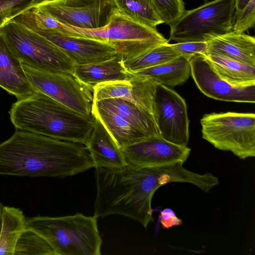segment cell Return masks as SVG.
Returning <instances> with one entry per match:
<instances>
[{
	"label": "cell",
	"instance_id": "9a60e30c",
	"mask_svg": "<svg viewBox=\"0 0 255 255\" xmlns=\"http://www.w3.org/2000/svg\"><path fill=\"white\" fill-rule=\"evenodd\" d=\"M32 31L57 46L75 65L103 62L116 57L121 58L114 47L99 40L49 31Z\"/></svg>",
	"mask_w": 255,
	"mask_h": 255
},
{
	"label": "cell",
	"instance_id": "5b68a950",
	"mask_svg": "<svg viewBox=\"0 0 255 255\" xmlns=\"http://www.w3.org/2000/svg\"><path fill=\"white\" fill-rule=\"evenodd\" d=\"M67 29L69 36L93 39L112 46L123 62L168 41L156 28L137 22L117 10L104 27L88 29L67 25Z\"/></svg>",
	"mask_w": 255,
	"mask_h": 255
},
{
	"label": "cell",
	"instance_id": "d6986e66",
	"mask_svg": "<svg viewBox=\"0 0 255 255\" xmlns=\"http://www.w3.org/2000/svg\"><path fill=\"white\" fill-rule=\"evenodd\" d=\"M92 114L102 124L120 149L149 137L121 115L98 106L93 101Z\"/></svg>",
	"mask_w": 255,
	"mask_h": 255
},
{
	"label": "cell",
	"instance_id": "e0dca14e",
	"mask_svg": "<svg viewBox=\"0 0 255 255\" xmlns=\"http://www.w3.org/2000/svg\"><path fill=\"white\" fill-rule=\"evenodd\" d=\"M85 145L95 167L118 169L127 165L121 149L96 118L93 128Z\"/></svg>",
	"mask_w": 255,
	"mask_h": 255
},
{
	"label": "cell",
	"instance_id": "44dd1931",
	"mask_svg": "<svg viewBox=\"0 0 255 255\" xmlns=\"http://www.w3.org/2000/svg\"><path fill=\"white\" fill-rule=\"evenodd\" d=\"M93 101L98 106L121 115L149 137L160 135L153 115L135 104L118 98Z\"/></svg>",
	"mask_w": 255,
	"mask_h": 255
},
{
	"label": "cell",
	"instance_id": "7a4b0ae2",
	"mask_svg": "<svg viewBox=\"0 0 255 255\" xmlns=\"http://www.w3.org/2000/svg\"><path fill=\"white\" fill-rule=\"evenodd\" d=\"M93 167L81 143L20 129L0 142V175L64 178Z\"/></svg>",
	"mask_w": 255,
	"mask_h": 255
},
{
	"label": "cell",
	"instance_id": "f1b7e54d",
	"mask_svg": "<svg viewBox=\"0 0 255 255\" xmlns=\"http://www.w3.org/2000/svg\"><path fill=\"white\" fill-rule=\"evenodd\" d=\"M163 23L171 25L185 11L183 0H152Z\"/></svg>",
	"mask_w": 255,
	"mask_h": 255
},
{
	"label": "cell",
	"instance_id": "9c48e42d",
	"mask_svg": "<svg viewBox=\"0 0 255 255\" xmlns=\"http://www.w3.org/2000/svg\"><path fill=\"white\" fill-rule=\"evenodd\" d=\"M22 65L35 91L44 94L85 117H93V89L73 74L41 71Z\"/></svg>",
	"mask_w": 255,
	"mask_h": 255
},
{
	"label": "cell",
	"instance_id": "1f68e13d",
	"mask_svg": "<svg viewBox=\"0 0 255 255\" xmlns=\"http://www.w3.org/2000/svg\"><path fill=\"white\" fill-rule=\"evenodd\" d=\"M161 224L164 229H169L173 226H180L182 221L178 218L174 212L170 208L163 210L161 213Z\"/></svg>",
	"mask_w": 255,
	"mask_h": 255
},
{
	"label": "cell",
	"instance_id": "ba28073f",
	"mask_svg": "<svg viewBox=\"0 0 255 255\" xmlns=\"http://www.w3.org/2000/svg\"><path fill=\"white\" fill-rule=\"evenodd\" d=\"M235 0H205L204 4L186 10L170 25L169 39L177 42H208L232 31Z\"/></svg>",
	"mask_w": 255,
	"mask_h": 255
},
{
	"label": "cell",
	"instance_id": "7c38bea8",
	"mask_svg": "<svg viewBox=\"0 0 255 255\" xmlns=\"http://www.w3.org/2000/svg\"><path fill=\"white\" fill-rule=\"evenodd\" d=\"M121 150L128 165L140 167L184 163L191 151L187 146L173 143L160 135L146 138Z\"/></svg>",
	"mask_w": 255,
	"mask_h": 255
},
{
	"label": "cell",
	"instance_id": "30bf717a",
	"mask_svg": "<svg viewBox=\"0 0 255 255\" xmlns=\"http://www.w3.org/2000/svg\"><path fill=\"white\" fill-rule=\"evenodd\" d=\"M34 6L64 24L88 29L106 26L117 11L114 0H41Z\"/></svg>",
	"mask_w": 255,
	"mask_h": 255
},
{
	"label": "cell",
	"instance_id": "7402d4cb",
	"mask_svg": "<svg viewBox=\"0 0 255 255\" xmlns=\"http://www.w3.org/2000/svg\"><path fill=\"white\" fill-rule=\"evenodd\" d=\"M191 57L181 55L166 63L133 73L148 77L158 84L175 87L182 84L189 78Z\"/></svg>",
	"mask_w": 255,
	"mask_h": 255
},
{
	"label": "cell",
	"instance_id": "d4e9b609",
	"mask_svg": "<svg viewBox=\"0 0 255 255\" xmlns=\"http://www.w3.org/2000/svg\"><path fill=\"white\" fill-rule=\"evenodd\" d=\"M118 11L151 28L163 23L152 0H114Z\"/></svg>",
	"mask_w": 255,
	"mask_h": 255
},
{
	"label": "cell",
	"instance_id": "4dcf8cb0",
	"mask_svg": "<svg viewBox=\"0 0 255 255\" xmlns=\"http://www.w3.org/2000/svg\"><path fill=\"white\" fill-rule=\"evenodd\" d=\"M169 45L181 55L192 57L195 55H208L207 42H185L169 44Z\"/></svg>",
	"mask_w": 255,
	"mask_h": 255
},
{
	"label": "cell",
	"instance_id": "52a82bcc",
	"mask_svg": "<svg viewBox=\"0 0 255 255\" xmlns=\"http://www.w3.org/2000/svg\"><path fill=\"white\" fill-rule=\"evenodd\" d=\"M202 138L215 148L241 159L255 156V115L236 112L205 114L200 120Z\"/></svg>",
	"mask_w": 255,
	"mask_h": 255
},
{
	"label": "cell",
	"instance_id": "836d02e7",
	"mask_svg": "<svg viewBox=\"0 0 255 255\" xmlns=\"http://www.w3.org/2000/svg\"><path fill=\"white\" fill-rule=\"evenodd\" d=\"M3 206L0 201V234L1 232L2 223V212Z\"/></svg>",
	"mask_w": 255,
	"mask_h": 255
},
{
	"label": "cell",
	"instance_id": "277c9868",
	"mask_svg": "<svg viewBox=\"0 0 255 255\" xmlns=\"http://www.w3.org/2000/svg\"><path fill=\"white\" fill-rule=\"evenodd\" d=\"M76 213L57 217L26 218V228L43 237L55 255H100L102 239L97 219Z\"/></svg>",
	"mask_w": 255,
	"mask_h": 255
},
{
	"label": "cell",
	"instance_id": "4316f807",
	"mask_svg": "<svg viewBox=\"0 0 255 255\" xmlns=\"http://www.w3.org/2000/svg\"><path fill=\"white\" fill-rule=\"evenodd\" d=\"M14 255H55L48 242L34 231L25 228L16 243Z\"/></svg>",
	"mask_w": 255,
	"mask_h": 255
},
{
	"label": "cell",
	"instance_id": "2e32d148",
	"mask_svg": "<svg viewBox=\"0 0 255 255\" xmlns=\"http://www.w3.org/2000/svg\"><path fill=\"white\" fill-rule=\"evenodd\" d=\"M0 87L17 100L35 92L29 82L22 63L8 47L0 32Z\"/></svg>",
	"mask_w": 255,
	"mask_h": 255
},
{
	"label": "cell",
	"instance_id": "8fae6325",
	"mask_svg": "<svg viewBox=\"0 0 255 255\" xmlns=\"http://www.w3.org/2000/svg\"><path fill=\"white\" fill-rule=\"evenodd\" d=\"M153 116L160 136L173 143L187 146L189 120L185 100L163 85L156 88Z\"/></svg>",
	"mask_w": 255,
	"mask_h": 255
},
{
	"label": "cell",
	"instance_id": "83f0119b",
	"mask_svg": "<svg viewBox=\"0 0 255 255\" xmlns=\"http://www.w3.org/2000/svg\"><path fill=\"white\" fill-rule=\"evenodd\" d=\"M41 0H0V32L2 27L19 14Z\"/></svg>",
	"mask_w": 255,
	"mask_h": 255
},
{
	"label": "cell",
	"instance_id": "ac0fdd59",
	"mask_svg": "<svg viewBox=\"0 0 255 255\" xmlns=\"http://www.w3.org/2000/svg\"><path fill=\"white\" fill-rule=\"evenodd\" d=\"M208 55H216L255 67V38L232 31L207 42Z\"/></svg>",
	"mask_w": 255,
	"mask_h": 255
},
{
	"label": "cell",
	"instance_id": "8992f818",
	"mask_svg": "<svg viewBox=\"0 0 255 255\" xmlns=\"http://www.w3.org/2000/svg\"><path fill=\"white\" fill-rule=\"evenodd\" d=\"M0 32L22 64L41 71L74 73L75 63L60 49L13 19Z\"/></svg>",
	"mask_w": 255,
	"mask_h": 255
},
{
	"label": "cell",
	"instance_id": "6da1fadb",
	"mask_svg": "<svg viewBox=\"0 0 255 255\" xmlns=\"http://www.w3.org/2000/svg\"><path fill=\"white\" fill-rule=\"evenodd\" d=\"M183 162L140 167L130 165L118 169L95 167L96 196L94 216L111 215L130 218L146 228L154 221L151 201L161 186L171 182L192 183L193 171Z\"/></svg>",
	"mask_w": 255,
	"mask_h": 255
},
{
	"label": "cell",
	"instance_id": "d6a6232c",
	"mask_svg": "<svg viewBox=\"0 0 255 255\" xmlns=\"http://www.w3.org/2000/svg\"><path fill=\"white\" fill-rule=\"evenodd\" d=\"M251 0H235V12L242 11Z\"/></svg>",
	"mask_w": 255,
	"mask_h": 255
},
{
	"label": "cell",
	"instance_id": "ffe728a7",
	"mask_svg": "<svg viewBox=\"0 0 255 255\" xmlns=\"http://www.w3.org/2000/svg\"><path fill=\"white\" fill-rule=\"evenodd\" d=\"M73 74L91 88L109 81L128 80L132 73L128 72L120 57L98 63L75 65Z\"/></svg>",
	"mask_w": 255,
	"mask_h": 255
},
{
	"label": "cell",
	"instance_id": "4fadbf2b",
	"mask_svg": "<svg viewBox=\"0 0 255 255\" xmlns=\"http://www.w3.org/2000/svg\"><path fill=\"white\" fill-rule=\"evenodd\" d=\"M190 66L191 74L197 87L206 96L225 102H255V85L232 86L217 74L205 56H193Z\"/></svg>",
	"mask_w": 255,
	"mask_h": 255
},
{
	"label": "cell",
	"instance_id": "484cf974",
	"mask_svg": "<svg viewBox=\"0 0 255 255\" xmlns=\"http://www.w3.org/2000/svg\"><path fill=\"white\" fill-rule=\"evenodd\" d=\"M180 56L181 55L173 49L168 43H166L123 63L127 71L133 73L166 63Z\"/></svg>",
	"mask_w": 255,
	"mask_h": 255
},
{
	"label": "cell",
	"instance_id": "cb8c5ba5",
	"mask_svg": "<svg viewBox=\"0 0 255 255\" xmlns=\"http://www.w3.org/2000/svg\"><path fill=\"white\" fill-rule=\"evenodd\" d=\"M26 228V218L19 208L3 207L0 234V255H14L18 239Z\"/></svg>",
	"mask_w": 255,
	"mask_h": 255
},
{
	"label": "cell",
	"instance_id": "3957f363",
	"mask_svg": "<svg viewBox=\"0 0 255 255\" xmlns=\"http://www.w3.org/2000/svg\"><path fill=\"white\" fill-rule=\"evenodd\" d=\"M9 114L17 129L84 144L95 122L38 91L17 100Z\"/></svg>",
	"mask_w": 255,
	"mask_h": 255
},
{
	"label": "cell",
	"instance_id": "f546056e",
	"mask_svg": "<svg viewBox=\"0 0 255 255\" xmlns=\"http://www.w3.org/2000/svg\"><path fill=\"white\" fill-rule=\"evenodd\" d=\"M255 24V0H251L241 11L234 13L232 32L242 33Z\"/></svg>",
	"mask_w": 255,
	"mask_h": 255
},
{
	"label": "cell",
	"instance_id": "5bb4252c",
	"mask_svg": "<svg viewBox=\"0 0 255 255\" xmlns=\"http://www.w3.org/2000/svg\"><path fill=\"white\" fill-rule=\"evenodd\" d=\"M157 85L148 77L132 73L131 78L128 80L109 81L96 85L93 88V100L121 99L153 115Z\"/></svg>",
	"mask_w": 255,
	"mask_h": 255
},
{
	"label": "cell",
	"instance_id": "603a6c76",
	"mask_svg": "<svg viewBox=\"0 0 255 255\" xmlns=\"http://www.w3.org/2000/svg\"><path fill=\"white\" fill-rule=\"evenodd\" d=\"M205 57L217 74L232 86L255 85V67L218 56Z\"/></svg>",
	"mask_w": 255,
	"mask_h": 255
}]
</instances>
